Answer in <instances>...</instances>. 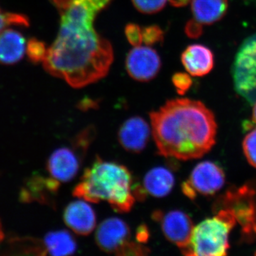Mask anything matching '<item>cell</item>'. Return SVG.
Segmentation results:
<instances>
[{
	"instance_id": "6da1fadb",
	"label": "cell",
	"mask_w": 256,
	"mask_h": 256,
	"mask_svg": "<svg viewBox=\"0 0 256 256\" xmlns=\"http://www.w3.org/2000/svg\"><path fill=\"white\" fill-rule=\"evenodd\" d=\"M111 0H50L60 14V28L47 48L44 67L79 88L104 78L114 60L110 44L96 32L94 20Z\"/></svg>"
},
{
	"instance_id": "7a4b0ae2",
	"label": "cell",
	"mask_w": 256,
	"mask_h": 256,
	"mask_svg": "<svg viewBox=\"0 0 256 256\" xmlns=\"http://www.w3.org/2000/svg\"><path fill=\"white\" fill-rule=\"evenodd\" d=\"M152 134L160 156L197 159L215 144L217 124L213 112L198 100H168L150 114Z\"/></svg>"
},
{
	"instance_id": "3957f363",
	"label": "cell",
	"mask_w": 256,
	"mask_h": 256,
	"mask_svg": "<svg viewBox=\"0 0 256 256\" xmlns=\"http://www.w3.org/2000/svg\"><path fill=\"white\" fill-rule=\"evenodd\" d=\"M132 182L130 172L124 165L97 156L84 171L73 195L89 203L107 202L116 212L128 213L136 200Z\"/></svg>"
},
{
	"instance_id": "277c9868",
	"label": "cell",
	"mask_w": 256,
	"mask_h": 256,
	"mask_svg": "<svg viewBox=\"0 0 256 256\" xmlns=\"http://www.w3.org/2000/svg\"><path fill=\"white\" fill-rule=\"evenodd\" d=\"M236 223L230 210L220 208L213 218L194 227L190 244L182 252L188 256H226L229 234Z\"/></svg>"
},
{
	"instance_id": "5b68a950",
	"label": "cell",
	"mask_w": 256,
	"mask_h": 256,
	"mask_svg": "<svg viewBox=\"0 0 256 256\" xmlns=\"http://www.w3.org/2000/svg\"><path fill=\"white\" fill-rule=\"evenodd\" d=\"M96 244L100 250L117 256H146L150 249L131 239V230L126 222L117 217L106 218L96 232Z\"/></svg>"
},
{
	"instance_id": "8992f818",
	"label": "cell",
	"mask_w": 256,
	"mask_h": 256,
	"mask_svg": "<svg viewBox=\"0 0 256 256\" xmlns=\"http://www.w3.org/2000/svg\"><path fill=\"white\" fill-rule=\"evenodd\" d=\"M216 208H228L240 224L247 239L256 236V188L250 184L230 188L220 200Z\"/></svg>"
},
{
	"instance_id": "52a82bcc",
	"label": "cell",
	"mask_w": 256,
	"mask_h": 256,
	"mask_svg": "<svg viewBox=\"0 0 256 256\" xmlns=\"http://www.w3.org/2000/svg\"><path fill=\"white\" fill-rule=\"evenodd\" d=\"M236 90L248 100L256 90V34L247 38L239 48L234 63Z\"/></svg>"
},
{
	"instance_id": "ba28073f",
	"label": "cell",
	"mask_w": 256,
	"mask_h": 256,
	"mask_svg": "<svg viewBox=\"0 0 256 256\" xmlns=\"http://www.w3.org/2000/svg\"><path fill=\"white\" fill-rule=\"evenodd\" d=\"M225 183V174L220 166L212 162H202L192 170L190 178L182 184L184 194L190 200L197 195H212Z\"/></svg>"
},
{
	"instance_id": "9c48e42d",
	"label": "cell",
	"mask_w": 256,
	"mask_h": 256,
	"mask_svg": "<svg viewBox=\"0 0 256 256\" xmlns=\"http://www.w3.org/2000/svg\"><path fill=\"white\" fill-rule=\"evenodd\" d=\"M152 218L160 224L165 238L169 242L181 250L188 246L194 229L190 216L182 210L164 212L158 210L153 212Z\"/></svg>"
},
{
	"instance_id": "30bf717a",
	"label": "cell",
	"mask_w": 256,
	"mask_h": 256,
	"mask_svg": "<svg viewBox=\"0 0 256 256\" xmlns=\"http://www.w3.org/2000/svg\"><path fill=\"white\" fill-rule=\"evenodd\" d=\"M86 153L72 144V148H62L52 153L46 168L52 178L60 182L72 181L78 174Z\"/></svg>"
},
{
	"instance_id": "8fae6325",
	"label": "cell",
	"mask_w": 256,
	"mask_h": 256,
	"mask_svg": "<svg viewBox=\"0 0 256 256\" xmlns=\"http://www.w3.org/2000/svg\"><path fill=\"white\" fill-rule=\"evenodd\" d=\"M161 62L152 48L137 46L128 55L126 68L132 78L140 82L152 80L159 72Z\"/></svg>"
},
{
	"instance_id": "7c38bea8",
	"label": "cell",
	"mask_w": 256,
	"mask_h": 256,
	"mask_svg": "<svg viewBox=\"0 0 256 256\" xmlns=\"http://www.w3.org/2000/svg\"><path fill=\"white\" fill-rule=\"evenodd\" d=\"M151 134V126L144 119L132 117L124 121L120 128L118 138L126 150L140 153L146 148Z\"/></svg>"
},
{
	"instance_id": "4fadbf2b",
	"label": "cell",
	"mask_w": 256,
	"mask_h": 256,
	"mask_svg": "<svg viewBox=\"0 0 256 256\" xmlns=\"http://www.w3.org/2000/svg\"><path fill=\"white\" fill-rule=\"evenodd\" d=\"M64 220L72 232L80 236L89 235L96 226L95 212L84 200L69 204L64 210Z\"/></svg>"
},
{
	"instance_id": "5bb4252c",
	"label": "cell",
	"mask_w": 256,
	"mask_h": 256,
	"mask_svg": "<svg viewBox=\"0 0 256 256\" xmlns=\"http://www.w3.org/2000/svg\"><path fill=\"white\" fill-rule=\"evenodd\" d=\"M60 183L54 178L34 175L28 178L20 192L23 202H38L44 204H52L58 193Z\"/></svg>"
},
{
	"instance_id": "9a60e30c",
	"label": "cell",
	"mask_w": 256,
	"mask_h": 256,
	"mask_svg": "<svg viewBox=\"0 0 256 256\" xmlns=\"http://www.w3.org/2000/svg\"><path fill=\"white\" fill-rule=\"evenodd\" d=\"M182 62L186 72L193 76L206 75L214 64L212 50L200 44L188 46L182 55Z\"/></svg>"
},
{
	"instance_id": "2e32d148",
	"label": "cell",
	"mask_w": 256,
	"mask_h": 256,
	"mask_svg": "<svg viewBox=\"0 0 256 256\" xmlns=\"http://www.w3.org/2000/svg\"><path fill=\"white\" fill-rule=\"evenodd\" d=\"M26 50V40L20 32L12 28H4L0 32V63H18Z\"/></svg>"
},
{
	"instance_id": "e0dca14e",
	"label": "cell",
	"mask_w": 256,
	"mask_h": 256,
	"mask_svg": "<svg viewBox=\"0 0 256 256\" xmlns=\"http://www.w3.org/2000/svg\"><path fill=\"white\" fill-rule=\"evenodd\" d=\"M174 185V175L162 166L150 170L143 178L142 188L146 195L162 198L169 194Z\"/></svg>"
},
{
	"instance_id": "ac0fdd59",
	"label": "cell",
	"mask_w": 256,
	"mask_h": 256,
	"mask_svg": "<svg viewBox=\"0 0 256 256\" xmlns=\"http://www.w3.org/2000/svg\"><path fill=\"white\" fill-rule=\"evenodd\" d=\"M228 10V0H192V10L194 21L210 25L224 18Z\"/></svg>"
},
{
	"instance_id": "d6986e66",
	"label": "cell",
	"mask_w": 256,
	"mask_h": 256,
	"mask_svg": "<svg viewBox=\"0 0 256 256\" xmlns=\"http://www.w3.org/2000/svg\"><path fill=\"white\" fill-rule=\"evenodd\" d=\"M45 255L70 256L73 255L77 249L75 238L66 230H56L47 234L42 240Z\"/></svg>"
},
{
	"instance_id": "ffe728a7",
	"label": "cell",
	"mask_w": 256,
	"mask_h": 256,
	"mask_svg": "<svg viewBox=\"0 0 256 256\" xmlns=\"http://www.w3.org/2000/svg\"><path fill=\"white\" fill-rule=\"evenodd\" d=\"M47 48L44 43L36 38H32L26 46V52L30 60L33 63L43 62L46 57Z\"/></svg>"
},
{
	"instance_id": "44dd1931",
	"label": "cell",
	"mask_w": 256,
	"mask_h": 256,
	"mask_svg": "<svg viewBox=\"0 0 256 256\" xmlns=\"http://www.w3.org/2000/svg\"><path fill=\"white\" fill-rule=\"evenodd\" d=\"M12 25L28 26V18L22 14L6 12L0 8V32Z\"/></svg>"
},
{
	"instance_id": "7402d4cb",
	"label": "cell",
	"mask_w": 256,
	"mask_h": 256,
	"mask_svg": "<svg viewBox=\"0 0 256 256\" xmlns=\"http://www.w3.org/2000/svg\"><path fill=\"white\" fill-rule=\"evenodd\" d=\"M242 148L247 160L256 168V128L248 133L242 143Z\"/></svg>"
},
{
	"instance_id": "603a6c76",
	"label": "cell",
	"mask_w": 256,
	"mask_h": 256,
	"mask_svg": "<svg viewBox=\"0 0 256 256\" xmlns=\"http://www.w3.org/2000/svg\"><path fill=\"white\" fill-rule=\"evenodd\" d=\"M168 0H132L140 12L146 14L158 12L164 8Z\"/></svg>"
},
{
	"instance_id": "cb8c5ba5",
	"label": "cell",
	"mask_w": 256,
	"mask_h": 256,
	"mask_svg": "<svg viewBox=\"0 0 256 256\" xmlns=\"http://www.w3.org/2000/svg\"><path fill=\"white\" fill-rule=\"evenodd\" d=\"M172 82L180 95L185 94L192 85V80L190 76L182 73L175 74L172 77Z\"/></svg>"
},
{
	"instance_id": "d4e9b609",
	"label": "cell",
	"mask_w": 256,
	"mask_h": 256,
	"mask_svg": "<svg viewBox=\"0 0 256 256\" xmlns=\"http://www.w3.org/2000/svg\"><path fill=\"white\" fill-rule=\"evenodd\" d=\"M142 41L146 44H153L162 40V32L158 26H152L146 28H142Z\"/></svg>"
},
{
	"instance_id": "484cf974",
	"label": "cell",
	"mask_w": 256,
	"mask_h": 256,
	"mask_svg": "<svg viewBox=\"0 0 256 256\" xmlns=\"http://www.w3.org/2000/svg\"><path fill=\"white\" fill-rule=\"evenodd\" d=\"M126 36L128 41L130 42L133 46H137L142 43V28L136 24H129L126 28Z\"/></svg>"
},
{
	"instance_id": "4316f807",
	"label": "cell",
	"mask_w": 256,
	"mask_h": 256,
	"mask_svg": "<svg viewBox=\"0 0 256 256\" xmlns=\"http://www.w3.org/2000/svg\"><path fill=\"white\" fill-rule=\"evenodd\" d=\"M136 236V240L140 244H144L148 242L150 238V230L146 224H141L138 227Z\"/></svg>"
},
{
	"instance_id": "83f0119b",
	"label": "cell",
	"mask_w": 256,
	"mask_h": 256,
	"mask_svg": "<svg viewBox=\"0 0 256 256\" xmlns=\"http://www.w3.org/2000/svg\"><path fill=\"white\" fill-rule=\"evenodd\" d=\"M201 24L196 22L194 20H192L188 23L186 26V31L188 36L191 37H197L202 34Z\"/></svg>"
},
{
	"instance_id": "f1b7e54d",
	"label": "cell",
	"mask_w": 256,
	"mask_h": 256,
	"mask_svg": "<svg viewBox=\"0 0 256 256\" xmlns=\"http://www.w3.org/2000/svg\"><path fill=\"white\" fill-rule=\"evenodd\" d=\"M252 121L256 124V102L254 105V110H252Z\"/></svg>"
},
{
	"instance_id": "f546056e",
	"label": "cell",
	"mask_w": 256,
	"mask_h": 256,
	"mask_svg": "<svg viewBox=\"0 0 256 256\" xmlns=\"http://www.w3.org/2000/svg\"><path fill=\"white\" fill-rule=\"evenodd\" d=\"M4 238V234H3L2 228L1 223H0V242H2Z\"/></svg>"
}]
</instances>
